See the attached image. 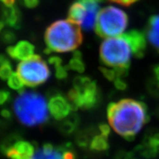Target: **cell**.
<instances>
[{
	"label": "cell",
	"mask_w": 159,
	"mask_h": 159,
	"mask_svg": "<svg viewBox=\"0 0 159 159\" xmlns=\"http://www.w3.org/2000/svg\"><path fill=\"white\" fill-rule=\"evenodd\" d=\"M66 147L67 145L56 147L50 143L44 144L41 148H36L31 159H66L65 151Z\"/></svg>",
	"instance_id": "obj_13"
},
{
	"label": "cell",
	"mask_w": 159,
	"mask_h": 159,
	"mask_svg": "<svg viewBox=\"0 0 159 159\" xmlns=\"http://www.w3.org/2000/svg\"><path fill=\"white\" fill-rule=\"evenodd\" d=\"M8 87L13 89L15 91H18L19 92L24 91V83L22 79L20 78L18 73L13 72L7 81Z\"/></svg>",
	"instance_id": "obj_20"
},
{
	"label": "cell",
	"mask_w": 159,
	"mask_h": 159,
	"mask_svg": "<svg viewBox=\"0 0 159 159\" xmlns=\"http://www.w3.org/2000/svg\"><path fill=\"white\" fill-rule=\"evenodd\" d=\"M129 24V16L125 11L114 6L102 8L97 16L95 31L99 37L109 38L123 34Z\"/></svg>",
	"instance_id": "obj_5"
},
{
	"label": "cell",
	"mask_w": 159,
	"mask_h": 159,
	"mask_svg": "<svg viewBox=\"0 0 159 159\" xmlns=\"http://www.w3.org/2000/svg\"><path fill=\"white\" fill-rule=\"evenodd\" d=\"M5 23L2 21V20H0V34L2 33V30H3V28H4V26H5Z\"/></svg>",
	"instance_id": "obj_36"
},
{
	"label": "cell",
	"mask_w": 159,
	"mask_h": 159,
	"mask_svg": "<svg viewBox=\"0 0 159 159\" xmlns=\"http://www.w3.org/2000/svg\"><path fill=\"white\" fill-rule=\"evenodd\" d=\"M68 70L76 71L79 73H83L85 71V64L83 61L82 52L79 50L74 51L73 57L66 66Z\"/></svg>",
	"instance_id": "obj_18"
},
{
	"label": "cell",
	"mask_w": 159,
	"mask_h": 159,
	"mask_svg": "<svg viewBox=\"0 0 159 159\" xmlns=\"http://www.w3.org/2000/svg\"><path fill=\"white\" fill-rule=\"evenodd\" d=\"M0 1L4 4V6L7 7L15 6V2H16V0H0Z\"/></svg>",
	"instance_id": "obj_32"
},
{
	"label": "cell",
	"mask_w": 159,
	"mask_h": 159,
	"mask_svg": "<svg viewBox=\"0 0 159 159\" xmlns=\"http://www.w3.org/2000/svg\"><path fill=\"white\" fill-rule=\"evenodd\" d=\"M17 73L24 84L29 87L44 84L50 78L51 75L48 65L40 55H33L28 60L19 63Z\"/></svg>",
	"instance_id": "obj_6"
},
{
	"label": "cell",
	"mask_w": 159,
	"mask_h": 159,
	"mask_svg": "<svg viewBox=\"0 0 159 159\" xmlns=\"http://www.w3.org/2000/svg\"><path fill=\"white\" fill-rule=\"evenodd\" d=\"M137 154L146 159L155 157L159 153V133H153L145 137V141L137 148Z\"/></svg>",
	"instance_id": "obj_10"
},
{
	"label": "cell",
	"mask_w": 159,
	"mask_h": 159,
	"mask_svg": "<svg viewBox=\"0 0 159 159\" xmlns=\"http://www.w3.org/2000/svg\"><path fill=\"white\" fill-rule=\"evenodd\" d=\"M99 70L100 72L103 74V75L104 76V78L107 79L108 81H111V82H114L115 79H116V73L115 69H108L107 67H99Z\"/></svg>",
	"instance_id": "obj_23"
},
{
	"label": "cell",
	"mask_w": 159,
	"mask_h": 159,
	"mask_svg": "<svg viewBox=\"0 0 159 159\" xmlns=\"http://www.w3.org/2000/svg\"><path fill=\"white\" fill-rule=\"evenodd\" d=\"M16 35L14 32L10 29H6L2 31L0 34V40L4 44H12L16 40Z\"/></svg>",
	"instance_id": "obj_21"
},
{
	"label": "cell",
	"mask_w": 159,
	"mask_h": 159,
	"mask_svg": "<svg viewBox=\"0 0 159 159\" xmlns=\"http://www.w3.org/2000/svg\"><path fill=\"white\" fill-rule=\"evenodd\" d=\"M79 124V118L77 114L73 113L69 115L67 118L63 120V121L59 125V129L63 134L70 135L75 132L76 128Z\"/></svg>",
	"instance_id": "obj_17"
},
{
	"label": "cell",
	"mask_w": 159,
	"mask_h": 159,
	"mask_svg": "<svg viewBox=\"0 0 159 159\" xmlns=\"http://www.w3.org/2000/svg\"><path fill=\"white\" fill-rule=\"evenodd\" d=\"M124 35L131 45L134 57L137 58L143 57L146 49V38L143 32L133 29L124 33Z\"/></svg>",
	"instance_id": "obj_9"
},
{
	"label": "cell",
	"mask_w": 159,
	"mask_h": 159,
	"mask_svg": "<svg viewBox=\"0 0 159 159\" xmlns=\"http://www.w3.org/2000/svg\"><path fill=\"white\" fill-rule=\"evenodd\" d=\"M35 47L27 40L19 41L14 46H8L7 52L8 56L15 60L25 61L34 55Z\"/></svg>",
	"instance_id": "obj_11"
},
{
	"label": "cell",
	"mask_w": 159,
	"mask_h": 159,
	"mask_svg": "<svg viewBox=\"0 0 159 159\" xmlns=\"http://www.w3.org/2000/svg\"><path fill=\"white\" fill-rule=\"evenodd\" d=\"M48 108L44 97L35 91H21L13 104L19 121L28 127L46 123L48 120Z\"/></svg>",
	"instance_id": "obj_3"
},
{
	"label": "cell",
	"mask_w": 159,
	"mask_h": 159,
	"mask_svg": "<svg viewBox=\"0 0 159 159\" xmlns=\"http://www.w3.org/2000/svg\"><path fill=\"white\" fill-rule=\"evenodd\" d=\"M48 107L50 115L57 120L66 119L72 111L67 98L61 95H56L51 97L48 101Z\"/></svg>",
	"instance_id": "obj_8"
},
{
	"label": "cell",
	"mask_w": 159,
	"mask_h": 159,
	"mask_svg": "<svg viewBox=\"0 0 159 159\" xmlns=\"http://www.w3.org/2000/svg\"><path fill=\"white\" fill-rule=\"evenodd\" d=\"M133 54L131 45L124 33L103 40L99 48L101 62L107 66L129 68Z\"/></svg>",
	"instance_id": "obj_4"
},
{
	"label": "cell",
	"mask_w": 159,
	"mask_h": 159,
	"mask_svg": "<svg viewBox=\"0 0 159 159\" xmlns=\"http://www.w3.org/2000/svg\"><path fill=\"white\" fill-rule=\"evenodd\" d=\"M8 61H9V59H8L7 57H6L4 54H0V66Z\"/></svg>",
	"instance_id": "obj_33"
},
{
	"label": "cell",
	"mask_w": 159,
	"mask_h": 159,
	"mask_svg": "<svg viewBox=\"0 0 159 159\" xmlns=\"http://www.w3.org/2000/svg\"><path fill=\"white\" fill-rule=\"evenodd\" d=\"M12 67L10 61L3 63L0 66V79L2 80H7L12 75Z\"/></svg>",
	"instance_id": "obj_22"
},
{
	"label": "cell",
	"mask_w": 159,
	"mask_h": 159,
	"mask_svg": "<svg viewBox=\"0 0 159 159\" xmlns=\"http://www.w3.org/2000/svg\"><path fill=\"white\" fill-rule=\"evenodd\" d=\"M146 35L150 44L159 51V15H154L149 18Z\"/></svg>",
	"instance_id": "obj_15"
},
{
	"label": "cell",
	"mask_w": 159,
	"mask_h": 159,
	"mask_svg": "<svg viewBox=\"0 0 159 159\" xmlns=\"http://www.w3.org/2000/svg\"><path fill=\"white\" fill-rule=\"evenodd\" d=\"M124 159H139V158H137V156L135 155V153H129L126 154V156H125V157Z\"/></svg>",
	"instance_id": "obj_35"
},
{
	"label": "cell",
	"mask_w": 159,
	"mask_h": 159,
	"mask_svg": "<svg viewBox=\"0 0 159 159\" xmlns=\"http://www.w3.org/2000/svg\"><path fill=\"white\" fill-rule=\"evenodd\" d=\"M109 148L107 137L103 135H96L93 137L90 143V149L94 151H105Z\"/></svg>",
	"instance_id": "obj_19"
},
{
	"label": "cell",
	"mask_w": 159,
	"mask_h": 159,
	"mask_svg": "<svg viewBox=\"0 0 159 159\" xmlns=\"http://www.w3.org/2000/svg\"><path fill=\"white\" fill-rule=\"evenodd\" d=\"M114 85H115L116 88L118 89V90H120V91H125L127 89V83L125 82V80H123V79L121 78H117L114 81Z\"/></svg>",
	"instance_id": "obj_25"
},
{
	"label": "cell",
	"mask_w": 159,
	"mask_h": 159,
	"mask_svg": "<svg viewBox=\"0 0 159 159\" xmlns=\"http://www.w3.org/2000/svg\"><path fill=\"white\" fill-rule=\"evenodd\" d=\"M107 116L113 130L129 141L134 139L149 120L146 104L133 99L109 103Z\"/></svg>",
	"instance_id": "obj_1"
},
{
	"label": "cell",
	"mask_w": 159,
	"mask_h": 159,
	"mask_svg": "<svg viewBox=\"0 0 159 159\" xmlns=\"http://www.w3.org/2000/svg\"><path fill=\"white\" fill-rule=\"evenodd\" d=\"M79 108L91 109L100 102V91L95 81H91L84 88L79 90Z\"/></svg>",
	"instance_id": "obj_7"
},
{
	"label": "cell",
	"mask_w": 159,
	"mask_h": 159,
	"mask_svg": "<svg viewBox=\"0 0 159 159\" xmlns=\"http://www.w3.org/2000/svg\"><path fill=\"white\" fill-rule=\"evenodd\" d=\"M55 76L57 79L59 80H63V79H66L68 76V73H67V69L66 66H64L63 65H61L59 66L56 67L55 68Z\"/></svg>",
	"instance_id": "obj_24"
},
{
	"label": "cell",
	"mask_w": 159,
	"mask_h": 159,
	"mask_svg": "<svg viewBox=\"0 0 159 159\" xmlns=\"http://www.w3.org/2000/svg\"><path fill=\"white\" fill-rule=\"evenodd\" d=\"M153 73H154V75H155L156 79L158 81L159 83V65H157L154 69H153Z\"/></svg>",
	"instance_id": "obj_34"
},
{
	"label": "cell",
	"mask_w": 159,
	"mask_h": 159,
	"mask_svg": "<svg viewBox=\"0 0 159 159\" xmlns=\"http://www.w3.org/2000/svg\"><path fill=\"white\" fill-rule=\"evenodd\" d=\"M87 8V16L82 24V28L86 31L92 30L96 24L99 12V3L104 0H79Z\"/></svg>",
	"instance_id": "obj_12"
},
{
	"label": "cell",
	"mask_w": 159,
	"mask_h": 159,
	"mask_svg": "<svg viewBox=\"0 0 159 159\" xmlns=\"http://www.w3.org/2000/svg\"><path fill=\"white\" fill-rule=\"evenodd\" d=\"M99 129L101 135L104 136L106 137H108V136L110 135L111 130H110V128H109L108 125H106V124H101V125H99Z\"/></svg>",
	"instance_id": "obj_28"
},
{
	"label": "cell",
	"mask_w": 159,
	"mask_h": 159,
	"mask_svg": "<svg viewBox=\"0 0 159 159\" xmlns=\"http://www.w3.org/2000/svg\"><path fill=\"white\" fill-rule=\"evenodd\" d=\"M10 92L7 90H0V105H2L10 99Z\"/></svg>",
	"instance_id": "obj_26"
},
{
	"label": "cell",
	"mask_w": 159,
	"mask_h": 159,
	"mask_svg": "<svg viewBox=\"0 0 159 159\" xmlns=\"http://www.w3.org/2000/svg\"><path fill=\"white\" fill-rule=\"evenodd\" d=\"M24 6L28 8H35L40 3V0H23Z\"/></svg>",
	"instance_id": "obj_29"
},
{
	"label": "cell",
	"mask_w": 159,
	"mask_h": 159,
	"mask_svg": "<svg viewBox=\"0 0 159 159\" xmlns=\"http://www.w3.org/2000/svg\"><path fill=\"white\" fill-rule=\"evenodd\" d=\"M21 19V13L17 7H2V20L9 27L15 29L20 28Z\"/></svg>",
	"instance_id": "obj_14"
},
{
	"label": "cell",
	"mask_w": 159,
	"mask_h": 159,
	"mask_svg": "<svg viewBox=\"0 0 159 159\" xmlns=\"http://www.w3.org/2000/svg\"><path fill=\"white\" fill-rule=\"evenodd\" d=\"M0 113H1V116L5 119H10L11 117V113L8 109H2Z\"/></svg>",
	"instance_id": "obj_31"
},
{
	"label": "cell",
	"mask_w": 159,
	"mask_h": 159,
	"mask_svg": "<svg viewBox=\"0 0 159 159\" xmlns=\"http://www.w3.org/2000/svg\"><path fill=\"white\" fill-rule=\"evenodd\" d=\"M48 63L56 68L61 65H62V60L58 56H52L48 58Z\"/></svg>",
	"instance_id": "obj_27"
},
{
	"label": "cell",
	"mask_w": 159,
	"mask_h": 159,
	"mask_svg": "<svg viewBox=\"0 0 159 159\" xmlns=\"http://www.w3.org/2000/svg\"><path fill=\"white\" fill-rule=\"evenodd\" d=\"M87 16V8L79 0L73 2L68 11V20L71 22L82 25Z\"/></svg>",
	"instance_id": "obj_16"
},
{
	"label": "cell",
	"mask_w": 159,
	"mask_h": 159,
	"mask_svg": "<svg viewBox=\"0 0 159 159\" xmlns=\"http://www.w3.org/2000/svg\"><path fill=\"white\" fill-rule=\"evenodd\" d=\"M83 36L79 24L69 20H59L51 24L44 32L46 54L52 52H67L75 51L80 46Z\"/></svg>",
	"instance_id": "obj_2"
},
{
	"label": "cell",
	"mask_w": 159,
	"mask_h": 159,
	"mask_svg": "<svg viewBox=\"0 0 159 159\" xmlns=\"http://www.w3.org/2000/svg\"><path fill=\"white\" fill-rule=\"evenodd\" d=\"M109 1H111L113 2H116V3L121 4V5H124V6L129 7L137 2V1H138V0H109Z\"/></svg>",
	"instance_id": "obj_30"
}]
</instances>
